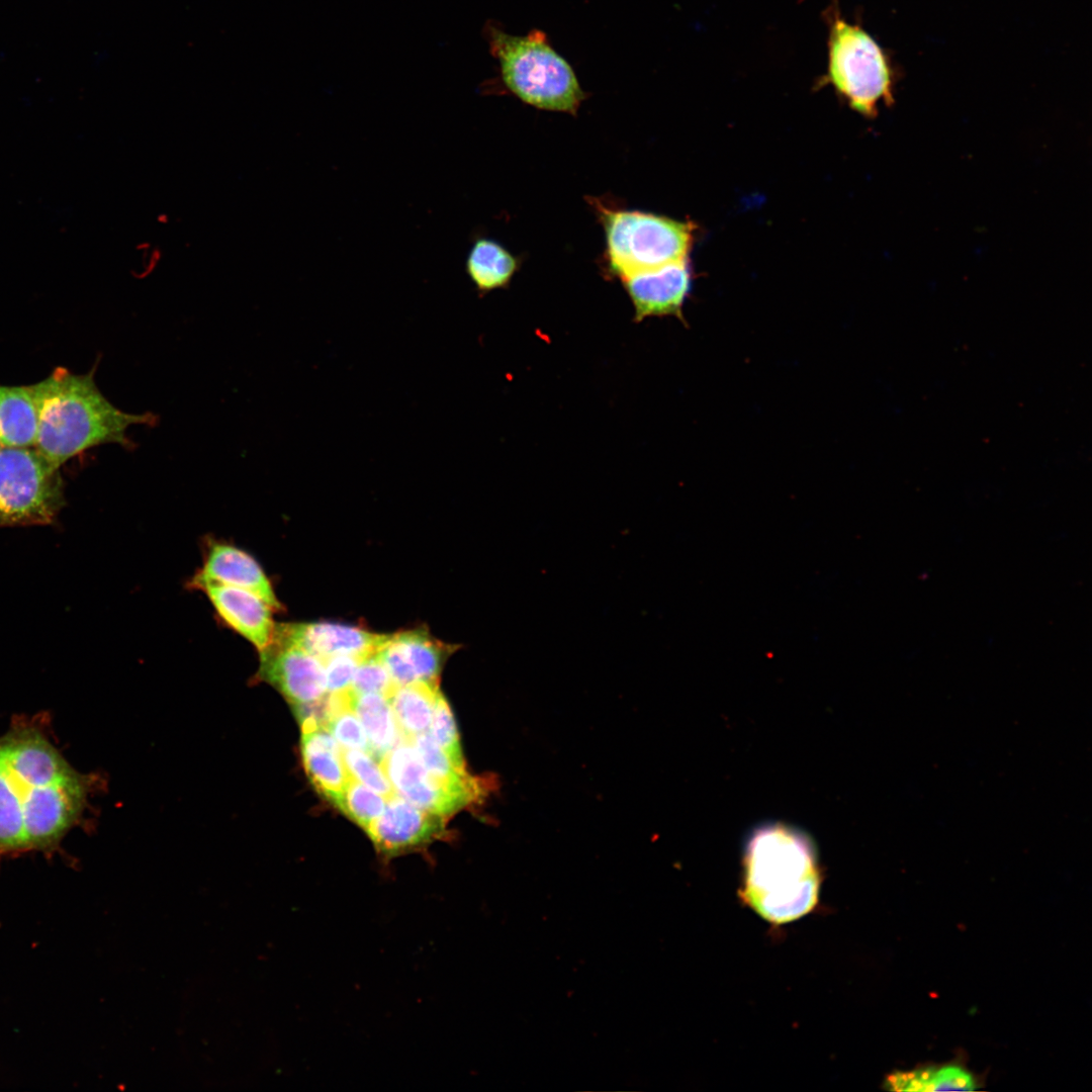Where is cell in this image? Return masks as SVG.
<instances>
[{"mask_svg": "<svg viewBox=\"0 0 1092 1092\" xmlns=\"http://www.w3.org/2000/svg\"><path fill=\"white\" fill-rule=\"evenodd\" d=\"M89 789V778L65 758L40 720H13L0 734V859L56 849L79 822Z\"/></svg>", "mask_w": 1092, "mask_h": 1092, "instance_id": "1", "label": "cell"}, {"mask_svg": "<svg viewBox=\"0 0 1092 1092\" xmlns=\"http://www.w3.org/2000/svg\"><path fill=\"white\" fill-rule=\"evenodd\" d=\"M94 372L95 368L76 374L57 367L47 378L28 385L36 413L34 447L57 468L100 445L132 450L136 445L127 431L158 422L150 412L131 414L116 407L98 388Z\"/></svg>", "mask_w": 1092, "mask_h": 1092, "instance_id": "2", "label": "cell"}, {"mask_svg": "<svg viewBox=\"0 0 1092 1092\" xmlns=\"http://www.w3.org/2000/svg\"><path fill=\"white\" fill-rule=\"evenodd\" d=\"M743 857L741 896L763 919L786 923L814 908L820 879L808 835L781 823L762 825L749 836Z\"/></svg>", "mask_w": 1092, "mask_h": 1092, "instance_id": "3", "label": "cell"}, {"mask_svg": "<svg viewBox=\"0 0 1092 1092\" xmlns=\"http://www.w3.org/2000/svg\"><path fill=\"white\" fill-rule=\"evenodd\" d=\"M483 34L508 91L533 107L576 114L586 94L570 64L554 50L544 31L532 29L525 35H514L489 20Z\"/></svg>", "mask_w": 1092, "mask_h": 1092, "instance_id": "4", "label": "cell"}, {"mask_svg": "<svg viewBox=\"0 0 1092 1092\" xmlns=\"http://www.w3.org/2000/svg\"><path fill=\"white\" fill-rule=\"evenodd\" d=\"M827 65L820 83L830 85L866 117L893 101L894 74L882 47L859 24L847 21L837 5L825 11Z\"/></svg>", "mask_w": 1092, "mask_h": 1092, "instance_id": "5", "label": "cell"}, {"mask_svg": "<svg viewBox=\"0 0 1092 1092\" xmlns=\"http://www.w3.org/2000/svg\"><path fill=\"white\" fill-rule=\"evenodd\" d=\"M606 238L610 273L623 278L688 258L695 224L639 210L616 209L595 202Z\"/></svg>", "mask_w": 1092, "mask_h": 1092, "instance_id": "6", "label": "cell"}, {"mask_svg": "<svg viewBox=\"0 0 1092 1092\" xmlns=\"http://www.w3.org/2000/svg\"><path fill=\"white\" fill-rule=\"evenodd\" d=\"M64 505L60 468L34 446L0 448V527L50 524Z\"/></svg>", "mask_w": 1092, "mask_h": 1092, "instance_id": "7", "label": "cell"}, {"mask_svg": "<svg viewBox=\"0 0 1092 1092\" xmlns=\"http://www.w3.org/2000/svg\"><path fill=\"white\" fill-rule=\"evenodd\" d=\"M380 762L395 795L422 810L448 817L473 800L434 778L407 741H400Z\"/></svg>", "mask_w": 1092, "mask_h": 1092, "instance_id": "8", "label": "cell"}, {"mask_svg": "<svg viewBox=\"0 0 1092 1092\" xmlns=\"http://www.w3.org/2000/svg\"><path fill=\"white\" fill-rule=\"evenodd\" d=\"M258 675L292 707L315 701L327 693L324 661L291 644L272 641L261 651Z\"/></svg>", "mask_w": 1092, "mask_h": 1092, "instance_id": "9", "label": "cell"}, {"mask_svg": "<svg viewBox=\"0 0 1092 1092\" xmlns=\"http://www.w3.org/2000/svg\"><path fill=\"white\" fill-rule=\"evenodd\" d=\"M456 646L433 637L423 628L389 634L376 650L395 686L438 684L447 658Z\"/></svg>", "mask_w": 1092, "mask_h": 1092, "instance_id": "10", "label": "cell"}, {"mask_svg": "<svg viewBox=\"0 0 1092 1092\" xmlns=\"http://www.w3.org/2000/svg\"><path fill=\"white\" fill-rule=\"evenodd\" d=\"M445 830V817L422 810L394 795L382 814L365 831L383 855L394 856L438 838Z\"/></svg>", "mask_w": 1092, "mask_h": 1092, "instance_id": "11", "label": "cell"}, {"mask_svg": "<svg viewBox=\"0 0 1092 1092\" xmlns=\"http://www.w3.org/2000/svg\"><path fill=\"white\" fill-rule=\"evenodd\" d=\"M388 636L337 623H283L275 625L272 641L300 647L325 660L337 655L366 656L375 652Z\"/></svg>", "mask_w": 1092, "mask_h": 1092, "instance_id": "12", "label": "cell"}, {"mask_svg": "<svg viewBox=\"0 0 1092 1092\" xmlns=\"http://www.w3.org/2000/svg\"><path fill=\"white\" fill-rule=\"evenodd\" d=\"M621 281L634 306L635 322L649 316L681 317L691 287V269L687 258L623 277Z\"/></svg>", "mask_w": 1092, "mask_h": 1092, "instance_id": "13", "label": "cell"}, {"mask_svg": "<svg viewBox=\"0 0 1092 1092\" xmlns=\"http://www.w3.org/2000/svg\"><path fill=\"white\" fill-rule=\"evenodd\" d=\"M207 583L250 590L275 611L282 610L271 581L259 562L245 550L226 542L211 541L208 544L201 568L189 581L195 589Z\"/></svg>", "mask_w": 1092, "mask_h": 1092, "instance_id": "14", "label": "cell"}, {"mask_svg": "<svg viewBox=\"0 0 1092 1092\" xmlns=\"http://www.w3.org/2000/svg\"><path fill=\"white\" fill-rule=\"evenodd\" d=\"M199 590L205 593L219 619L259 652L271 644L275 610L262 598L244 588L218 583L204 584Z\"/></svg>", "mask_w": 1092, "mask_h": 1092, "instance_id": "15", "label": "cell"}, {"mask_svg": "<svg viewBox=\"0 0 1092 1092\" xmlns=\"http://www.w3.org/2000/svg\"><path fill=\"white\" fill-rule=\"evenodd\" d=\"M300 753L306 775L316 791L335 804L352 779L343 761V748L323 726L301 727Z\"/></svg>", "mask_w": 1092, "mask_h": 1092, "instance_id": "16", "label": "cell"}, {"mask_svg": "<svg viewBox=\"0 0 1092 1092\" xmlns=\"http://www.w3.org/2000/svg\"><path fill=\"white\" fill-rule=\"evenodd\" d=\"M518 268V258L486 237L473 241L465 260L466 273L481 295L508 286Z\"/></svg>", "mask_w": 1092, "mask_h": 1092, "instance_id": "17", "label": "cell"}, {"mask_svg": "<svg viewBox=\"0 0 1092 1092\" xmlns=\"http://www.w3.org/2000/svg\"><path fill=\"white\" fill-rule=\"evenodd\" d=\"M351 707L367 735L369 753L381 761L403 740L388 699L381 694L352 692Z\"/></svg>", "mask_w": 1092, "mask_h": 1092, "instance_id": "18", "label": "cell"}, {"mask_svg": "<svg viewBox=\"0 0 1092 1092\" xmlns=\"http://www.w3.org/2000/svg\"><path fill=\"white\" fill-rule=\"evenodd\" d=\"M439 691L438 684L413 682L395 686L389 694L387 699L404 741L429 732Z\"/></svg>", "mask_w": 1092, "mask_h": 1092, "instance_id": "19", "label": "cell"}, {"mask_svg": "<svg viewBox=\"0 0 1092 1092\" xmlns=\"http://www.w3.org/2000/svg\"><path fill=\"white\" fill-rule=\"evenodd\" d=\"M36 436V413L29 386L0 385V443L31 447Z\"/></svg>", "mask_w": 1092, "mask_h": 1092, "instance_id": "20", "label": "cell"}, {"mask_svg": "<svg viewBox=\"0 0 1092 1092\" xmlns=\"http://www.w3.org/2000/svg\"><path fill=\"white\" fill-rule=\"evenodd\" d=\"M410 743L415 748L422 764L434 778L450 789L475 799L478 794L477 786L467 774L465 766L454 762L429 733L414 737Z\"/></svg>", "mask_w": 1092, "mask_h": 1092, "instance_id": "21", "label": "cell"}, {"mask_svg": "<svg viewBox=\"0 0 1092 1092\" xmlns=\"http://www.w3.org/2000/svg\"><path fill=\"white\" fill-rule=\"evenodd\" d=\"M887 1084L891 1090L896 1091H970L976 1089L972 1075L957 1066L897 1072L888 1078Z\"/></svg>", "mask_w": 1092, "mask_h": 1092, "instance_id": "22", "label": "cell"}, {"mask_svg": "<svg viewBox=\"0 0 1092 1092\" xmlns=\"http://www.w3.org/2000/svg\"><path fill=\"white\" fill-rule=\"evenodd\" d=\"M386 802L387 800L378 793L351 779L334 805L363 829H366L382 814Z\"/></svg>", "mask_w": 1092, "mask_h": 1092, "instance_id": "23", "label": "cell"}, {"mask_svg": "<svg viewBox=\"0 0 1092 1092\" xmlns=\"http://www.w3.org/2000/svg\"><path fill=\"white\" fill-rule=\"evenodd\" d=\"M344 764L350 777L378 793L386 800L395 795L382 764L368 751L343 749Z\"/></svg>", "mask_w": 1092, "mask_h": 1092, "instance_id": "24", "label": "cell"}, {"mask_svg": "<svg viewBox=\"0 0 1092 1092\" xmlns=\"http://www.w3.org/2000/svg\"><path fill=\"white\" fill-rule=\"evenodd\" d=\"M428 733L454 762L464 766L456 723L449 704L441 691L438 692L435 700L432 722Z\"/></svg>", "mask_w": 1092, "mask_h": 1092, "instance_id": "25", "label": "cell"}, {"mask_svg": "<svg viewBox=\"0 0 1092 1092\" xmlns=\"http://www.w3.org/2000/svg\"><path fill=\"white\" fill-rule=\"evenodd\" d=\"M395 688L376 651L362 657L355 670L351 691L355 694H381L386 698Z\"/></svg>", "mask_w": 1092, "mask_h": 1092, "instance_id": "26", "label": "cell"}, {"mask_svg": "<svg viewBox=\"0 0 1092 1092\" xmlns=\"http://www.w3.org/2000/svg\"><path fill=\"white\" fill-rule=\"evenodd\" d=\"M326 728L343 749H360L369 752L367 735L351 705L338 711Z\"/></svg>", "mask_w": 1092, "mask_h": 1092, "instance_id": "27", "label": "cell"}, {"mask_svg": "<svg viewBox=\"0 0 1092 1092\" xmlns=\"http://www.w3.org/2000/svg\"><path fill=\"white\" fill-rule=\"evenodd\" d=\"M361 658L352 655H337L323 660L327 692L340 693L350 690L355 670Z\"/></svg>", "mask_w": 1092, "mask_h": 1092, "instance_id": "28", "label": "cell"}, {"mask_svg": "<svg viewBox=\"0 0 1092 1092\" xmlns=\"http://www.w3.org/2000/svg\"><path fill=\"white\" fill-rule=\"evenodd\" d=\"M1 447H2V445H1V443H0V448H1Z\"/></svg>", "mask_w": 1092, "mask_h": 1092, "instance_id": "29", "label": "cell"}]
</instances>
